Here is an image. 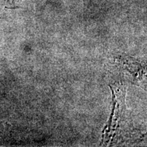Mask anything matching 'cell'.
Instances as JSON below:
<instances>
[{
	"label": "cell",
	"mask_w": 147,
	"mask_h": 147,
	"mask_svg": "<svg viewBox=\"0 0 147 147\" xmlns=\"http://www.w3.org/2000/svg\"><path fill=\"white\" fill-rule=\"evenodd\" d=\"M22 0H7L5 8L14 10L21 7Z\"/></svg>",
	"instance_id": "cell-1"
}]
</instances>
